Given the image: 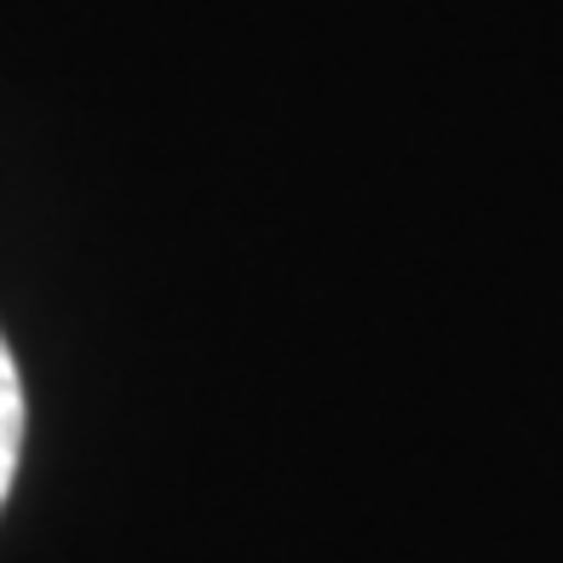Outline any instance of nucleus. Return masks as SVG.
<instances>
[{
	"label": "nucleus",
	"mask_w": 563,
	"mask_h": 563,
	"mask_svg": "<svg viewBox=\"0 0 563 563\" xmlns=\"http://www.w3.org/2000/svg\"><path fill=\"white\" fill-rule=\"evenodd\" d=\"M23 420H30V408H23V374H18V356H12L7 334H0V506H7L12 477H18Z\"/></svg>",
	"instance_id": "obj_1"
}]
</instances>
